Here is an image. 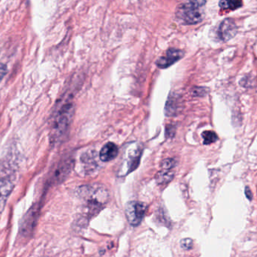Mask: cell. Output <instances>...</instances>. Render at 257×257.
Wrapping results in <instances>:
<instances>
[{
  "instance_id": "cell-18",
  "label": "cell",
  "mask_w": 257,
  "mask_h": 257,
  "mask_svg": "<svg viewBox=\"0 0 257 257\" xmlns=\"http://www.w3.org/2000/svg\"><path fill=\"white\" fill-rule=\"evenodd\" d=\"M6 74H7V67L3 63H0V81L6 76Z\"/></svg>"
},
{
  "instance_id": "cell-5",
  "label": "cell",
  "mask_w": 257,
  "mask_h": 257,
  "mask_svg": "<svg viewBox=\"0 0 257 257\" xmlns=\"http://www.w3.org/2000/svg\"><path fill=\"white\" fill-rule=\"evenodd\" d=\"M184 56L182 50L176 48H170L166 51V55L163 56L157 60V65L160 69H167L169 66L179 61Z\"/></svg>"
},
{
  "instance_id": "cell-11",
  "label": "cell",
  "mask_w": 257,
  "mask_h": 257,
  "mask_svg": "<svg viewBox=\"0 0 257 257\" xmlns=\"http://www.w3.org/2000/svg\"><path fill=\"white\" fill-rule=\"evenodd\" d=\"M173 178L174 172H172V169H163V170L158 172L156 176V179L158 184H166L172 181Z\"/></svg>"
},
{
  "instance_id": "cell-13",
  "label": "cell",
  "mask_w": 257,
  "mask_h": 257,
  "mask_svg": "<svg viewBox=\"0 0 257 257\" xmlns=\"http://www.w3.org/2000/svg\"><path fill=\"white\" fill-rule=\"evenodd\" d=\"M202 136L203 138L204 144L207 145L214 143L218 139L217 135L213 131H205L202 133Z\"/></svg>"
},
{
  "instance_id": "cell-4",
  "label": "cell",
  "mask_w": 257,
  "mask_h": 257,
  "mask_svg": "<svg viewBox=\"0 0 257 257\" xmlns=\"http://www.w3.org/2000/svg\"><path fill=\"white\" fill-rule=\"evenodd\" d=\"M147 211V205L144 202L132 201L125 207V214L128 223L131 226H138L141 224Z\"/></svg>"
},
{
  "instance_id": "cell-16",
  "label": "cell",
  "mask_w": 257,
  "mask_h": 257,
  "mask_svg": "<svg viewBox=\"0 0 257 257\" xmlns=\"http://www.w3.org/2000/svg\"><path fill=\"white\" fill-rule=\"evenodd\" d=\"M175 164H176V163L173 159H166L163 161L162 168L165 169H172L175 167Z\"/></svg>"
},
{
  "instance_id": "cell-6",
  "label": "cell",
  "mask_w": 257,
  "mask_h": 257,
  "mask_svg": "<svg viewBox=\"0 0 257 257\" xmlns=\"http://www.w3.org/2000/svg\"><path fill=\"white\" fill-rule=\"evenodd\" d=\"M238 33V27L233 20L226 18L223 20L219 27L218 36L223 42H227L235 37Z\"/></svg>"
},
{
  "instance_id": "cell-19",
  "label": "cell",
  "mask_w": 257,
  "mask_h": 257,
  "mask_svg": "<svg viewBox=\"0 0 257 257\" xmlns=\"http://www.w3.org/2000/svg\"><path fill=\"white\" fill-rule=\"evenodd\" d=\"M245 195L249 200H251L252 197H253V194H252L251 190H250L248 187L245 188Z\"/></svg>"
},
{
  "instance_id": "cell-10",
  "label": "cell",
  "mask_w": 257,
  "mask_h": 257,
  "mask_svg": "<svg viewBox=\"0 0 257 257\" xmlns=\"http://www.w3.org/2000/svg\"><path fill=\"white\" fill-rule=\"evenodd\" d=\"M118 147L112 142L105 144L99 153V158L102 161L109 162L114 160L118 154Z\"/></svg>"
},
{
  "instance_id": "cell-14",
  "label": "cell",
  "mask_w": 257,
  "mask_h": 257,
  "mask_svg": "<svg viewBox=\"0 0 257 257\" xmlns=\"http://www.w3.org/2000/svg\"><path fill=\"white\" fill-rule=\"evenodd\" d=\"M208 88L203 87H194L193 90V95L195 96H199V97H202V96H206L208 93Z\"/></svg>"
},
{
  "instance_id": "cell-2",
  "label": "cell",
  "mask_w": 257,
  "mask_h": 257,
  "mask_svg": "<svg viewBox=\"0 0 257 257\" xmlns=\"http://www.w3.org/2000/svg\"><path fill=\"white\" fill-rule=\"evenodd\" d=\"M74 111L75 108L73 104L70 102L65 104L61 107L56 116L53 124L51 133V142L57 143L64 137L72 123Z\"/></svg>"
},
{
  "instance_id": "cell-15",
  "label": "cell",
  "mask_w": 257,
  "mask_h": 257,
  "mask_svg": "<svg viewBox=\"0 0 257 257\" xmlns=\"http://www.w3.org/2000/svg\"><path fill=\"white\" fill-rule=\"evenodd\" d=\"M180 245H181V248L184 249V250H191L193 247V241L191 238H184L180 242Z\"/></svg>"
},
{
  "instance_id": "cell-17",
  "label": "cell",
  "mask_w": 257,
  "mask_h": 257,
  "mask_svg": "<svg viewBox=\"0 0 257 257\" xmlns=\"http://www.w3.org/2000/svg\"><path fill=\"white\" fill-rule=\"evenodd\" d=\"M253 78L250 76H245L240 81V84L243 87H250L253 85Z\"/></svg>"
},
{
  "instance_id": "cell-7",
  "label": "cell",
  "mask_w": 257,
  "mask_h": 257,
  "mask_svg": "<svg viewBox=\"0 0 257 257\" xmlns=\"http://www.w3.org/2000/svg\"><path fill=\"white\" fill-rule=\"evenodd\" d=\"M14 187L15 183L12 177H0V214L4 210Z\"/></svg>"
},
{
  "instance_id": "cell-12",
  "label": "cell",
  "mask_w": 257,
  "mask_h": 257,
  "mask_svg": "<svg viewBox=\"0 0 257 257\" xmlns=\"http://www.w3.org/2000/svg\"><path fill=\"white\" fill-rule=\"evenodd\" d=\"M242 6L241 0H220L219 6L222 9L235 10Z\"/></svg>"
},
{
  "instance_id": "cell-1",
  "label": "cell",
  "mask_w": 257,
  "mask_h": 257,
  "mask_svg": "<svg viewBox=\"0 0 257 257\" xmlns=\"http://www.w3.org/2000/svg\"><path fill=\"white\" fill-rule=\"evenodd\" d=\"M78 196L87 203V214H98L109 199L108 190L100 184H89L78 189Z\"/></svg>"
},
{
  "instance_id": "cell-3",
  "label": "cell",
  "mask_w": 257,
  "mask_h": 257,
  "mask_svg": "<svg viewBox=\"0 0 257 257\" xmlns=\"http://www.w3.org/2000/svg\"><path fill=\"white\" fill-rule=\"evenodd\" d=\"M205 0H192L187 3L180 5L176 10V17L179 21L186 24H196L203 20L202 8Z\"/></svg>"
},
{
  "instance_id": "cell-9",
  "label": "cell",
  "mask_w": 257,
  "mask_h": 257,
  "mask_svg": "<svg viewBox=\"0 0 257 257\" xmlns=\"http://www.w3.org/2000/svg\"><path fill=\"white\" fill-rule=\"evenodd\" d=\"M72 166H73V162L72 160H66L63 162L59 165L58 167L54 172V176H53V182H61L70 173L72 170Z\"/></svg>"
},
{
  "instance_id": "cell-8",
  "label": "cell",
  "mask_w": 257,
  "mask_h": 257,
  "mask_svg": "<svg viewBox=\"0 0 257 257\" xmlns=\"http://www.w3.org/2000/svg\"><path fill=\"white\" fill-rule=\"evenodd\" d=\"M142 154V149L139 147L128 151L127 156H126V162H125L126 165L122 168V172H126L125 175H128L139 166Z\"/></svg>"
}]
</instances>
